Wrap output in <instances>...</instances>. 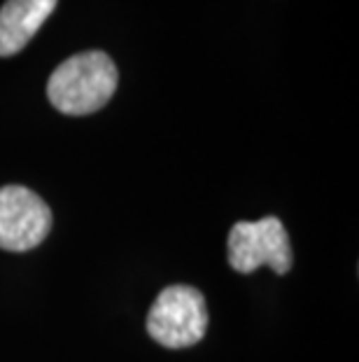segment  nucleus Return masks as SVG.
<instances>
[{
    "label": "nucleus",
    "instance_id": "1",
    "mask_svg": "<svg viewBox=\"0 0 359 362\" xmlns=\"http://www.w3.org/2000/svg\"><path fill=\"white\" fill-rule=\"evenodd\" d=\"M119 73L105 52L91 49L66 59L49 75L47 96L59 112L82 117L101 110L117 91Z\"/></svg>",
    "mask_w": 359,
    "mask_h": 362
},
{
    "label": "nucleus",
    "instance_id": "2",
    "mask_svg": "<svg viewBox=\"0 0 359 362\" xmlns=\"http://www.w3.org/2000/svg\"><path fill=\"white\" fill-rule=\"evenodd\" d=\"M208 309L192 285H168L152 304L147 334L164 349H189L205 337Z\"/></svg>",
    "mask_w": 359,
    "mask_h": 362
},
{
    "label": "nucleus",
    "instance_id": "3",
    "mask_svg": "<svg viewBox=\"0 0 359 362\" xmlns=\"http://www.w3.org/2000/svg\"><path fill=\"white\" fill-rule=\"evenodd\" d=\"M292 262V243L276 215L257 222H236L229 232V264L233 272L252 274L259 267H269L278 276H285Z\"/></svg>",
    "mask_w": 359,
    "mask_h": 362
},
{
    "label": "nucleus",
    "instance_id": "4",
    "mask_svg": "<svg viewBox=\"0 0 359 362\" xmlns=\"http://www.w3.org/2000/svg\"><path fill=\"white\" fill-rule=\"evenodd\" d=\"M51 232V211L35 192L21 185L0 187V248L26 252Z\"/></svg>",
    "mask_w": 359,
    "mask_h": 362
},
{
    "label": "nucleus",
    "instance_id": "5",
    "mask_svg": "<svg viewBox=\"0 0 359 362\" xmlns=\"http://www.w3.org/2000/svg\"><path fill=\"white\" fill-rule=\"evenodd\" d=\"M56 0H7L0 7V57H14L51 17Z\"/></svg>",
    "mask_w": 359,
    "mask_h": 362
}]
</instances>
